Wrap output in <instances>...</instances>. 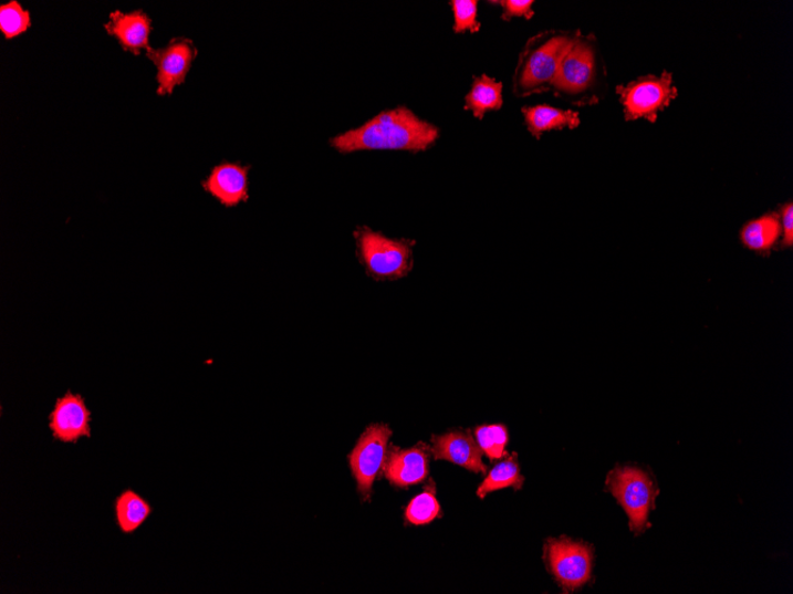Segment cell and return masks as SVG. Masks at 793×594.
Segmentation results:
<instances>
[{"label": "cell", "instance_id": "cell-1", "mask_svg": "<svg viewBox=\"0 0 793 594\" xmlns=\"http://www.w3.org/2000/svg\"><path fill=\"white\" fill-rule=\"evenodd\" d=\"M440 138L439 127L420 119L408 107L383 111L363 126L331 139L340 154L358 152H427Z\"/></svg>", "mask_w": 793, "mask_h": 594}, {"label": "cell", "instance_id": "cell-2", "mask_svg": "<svg viewBox=\"0 0 793 594\" xmlns=\"http://www.w3.org/2000/svg\"><path fill=\"white\" fill-rule=\"evenodd\" d=\"M576 107L601 104L608 92L607 67L594 34H581L565 54L552 91Z\"/></svg>", "mask_w": 793, "mask_h": 594}, {"label": "cell", "instance_id": "cell-3", "mask_svg": "<svg viewBox=\"0 0 793 594\" xmlns=\"http://www.w3.org/2000/svg\"><path fill=\"white\" fill-rule=\"evenodd\" d=\"M581 30H545L528 40L512 76V92L522 98L552 92L566 53Z\"/></svg>", "mask_w": 793, "mask_h": 594}, {"label": "cell", "instance_id": "cell-4", "mask_svg": "<svg viewBox=\"0 0 793 594\" xmlns=\"http://www.w3.org/2000/svg\"><path fill=\"white\" fill-rule=\"evenodd\" d=\"M358 258L371 277L396 280L407 277L414 265L413 240L386 238L368 227L355 230Z\"/></svg>", "mask_w": 793, "mask_h": 594}, {"label": "cell", "instance_id": "cell-5", "mask_svg": "<svg viewBox=\"0 0 793 594\" xmlns=\"http://www.w3.org/2000/svg\"><path fill=\"white\" fill-rule=\"evenodd\" d=\"M626 122L647 121L656 123L660 112L668 108L676 97L674 75L667 71L645 75L617 87Z\"/></svg>", "mask_w": 793, "mask_h": 594}, {"label": "cell", "instance_id": "cell-6", "mask_svg": "<svg viewBox=\"0 0 793 594\" xmlns=\"http://www.w3.org/2000/svg\"><path fill=\"white\" fill-rule=\"evenodd\" d=\"M607 487L626 511L630 531L645 532L658 494L651 478L637 468H617L608 475Z\"/></svg>", "mask_w": 793, "mask_h": 594}, {"label": "cell", "instance_id": "cell-7", "mask_svg": "<svg viewBox=\"0 0 793 594\" xmlns=\"http://www.w3.org/2000/svg\"><path fill=\"white\" fill-rule=\"evenodd\" d=\"M547 570L564 591H575L587 584L593 567V551L586 543L570 539L549 540L545 544Z\"/></svg>", "mask_w": 793, "mask_h": 594}, {"label": "cell", "instance_id": "cell-8", "mask_svg": "<svg viewBox=\"0 0 793 594\" xmlns=\"http://www.w3.org/2000/svg\"><path fill=\"white\" fill-rule=\"evenodd\" d=\"M393 436L390 427L374 424L367 427L354 450L348 456L349 466L364 499H369L372 487L384 467L387 444Z\"/></svg>", "mask_w": 793, "mask_h": 594}, {"label": "cell", "instance_id": "cell-9", "mask_svg": "<svg viewBox=\"0 0 793 594\" xmlns=\"http://www.w3.org/2000/svg\"><path fill=\"white\" fill-rule=\"evenodd\" d=\"M198 53L192 41L184 38L171 40L166 48L149 49L147 56L157 67L158 95H171L184 84Z\"/></svg>", "mask_w": 793, "mask_h": 594}, {"label": "cell", "instance_id": "cell-10", "mask_svg": "<svg viewBox=\"0 0 793 594\" xmlns=\"http://www.w3.org/2000/svg\"><path fill=\"white\" fill-rule=\"evenodd\" d=\"M48 419L55 441L77 444L80 439L92 437V411L83 395L69 390L56 400Z\"/></svg>", "mask_w": 793, "mask_h": 594}, {"label": "cell", "instance_id": "cell-11", "mask_svg": "<svg viewBox=\"0 0 793 594\" xmlns=\"http://www.w3.org/2000/svg\"><path fill=\"white\" fill-rule=\"evenodd\" d=\"M428 450L424 442L408 450L393 449L383 467L388 482L403 489L424 482L429 472Z\"/></svg>", "mask_w": 793, "mask_h": 594}, {"label": "cell", "instance_id": "cell-12", "mask_svg": "<svg viewBox=\"0 0 793 594\" xmlns=\"http://www.w3.org/2000/svg\"><path fill=\"white\" fill-rule=\"evenodd\" d=\"M250 167L222 163L204 181V189L225 207H236L249 200Z\"/></svg>", "mask_w": 793, "mask_h": 594}, {"label": "cell", "instance_id": "cell-13", "mask_svg": "<svg viewBox=\"0 0 793 594\" xmlns=\"http://www.w3.org/2000/svg\"><path fill=\"white\" fill-rule=\"evenodd\" d=\"M152 20L142 10L124 13L111 12L109 22L105 24L107 34L116 38L125 52L139 55L145 49H152L149 38L153 31Z\"/></svg>", "mask_w": 793, "mask_h": 594}, {"label": "cell", "instance_id": "cell-14", "mask_svg": "<svg viewBox=\"0 0 793 594\" xmlns=\"http://www.w3.org/2000/svg\"><path fill=\"white\" fill-rule=\"evenodd\" d=\"M432 454L436 460H448L469 471L487 473L488 467L482 463V451L471 433H449L434 436Z\"/></svg>", "mask_w": 793, "mask_h": 594}, {"label": "cell", "instance_id": "cell-15", "mask_svg": "<svg viewBox=\"0 0 793 594\" xmlns=\"http://www.w3.org/2000/svg\"><path fill=\"white\" fill-rule=\"evenodd\" d=\"M524 122L530 135L541 139L546 132L564 128L575 129L581 125L580 113L550 105L524 106Z\"/></svg>", "mask_w": 793, "mask_h": 594}, {"label": "cell", "instance_id": "cell-16", "mask_svg": "<svg viewBox=\"0 0 793 594\" xmlns=\"http://www.w3.org/2000/svg\"><path fill=\"white\" fill-rule=\"evenodd\" d=\"M113 509L118 530L124 535L135 534L154 513L150 502L132 488L118 494Z\"/></svg>", "mask_w": 793, "mask_h": 594}, {"label": "cell", "instance_id": "cell-17", "mask_svg": "<svg viewBox=\"0 0 793 594\" xmlns=\"http://www.w3.org/2000/svg\"><path fill=\"white\" fill-rule=\"evenodd\" d=\"M782 237V225L779 212H768L749 221L740 230V240L747 249L757 253L768 254Z\"/></svg>", "mask_w": 793, "mask_h": 594}, {"label": "cell", "instance_id": "cell-18", "mask_svg": "<svg viewBox=\"0 0 793 594\" xmlns=\"http://www.w3.org/2000/svg\"><path fill=\"white\" fill-rule=\"evenodd\" d=\"M504 86L487 74L473 77L471 91L465 97V110L472 112L479 121L489 112L499 111L504 105Z\"/></svg>", "mask_w": 793, "mask_h": 594}, {"label": "cell", "instance_id": "cell-19", "mask_svg": "<svg viewBox=\"0 0 793 594\" xmlns=\"http://www.w3.org/2000/svg\"><path fill=\"white\" fill-rule=\"evenodd\" d=\"M523 481L524 478L521 475L515 456L509 457L503 463L492 469L487 480L479 487L478 497L484 499L489 492L510 487L520 489L523 486Z\"/></svg>", "mask_w": 793, "mask_h": 594}, {"label": "cell", "instance_id": "cell-20", "mask_svg": "<svg viewBox=\"0 0 793 594\" xmlns=\"http://www.w3.org/2000/svg\"><path fill=\"white\" fill-rule=\"evenodd\" d=\"M441 508L436 499V486L432 481L407 507L406 521L413 525H425L440 518Z\"/></svg>", "mask_w": 793, "mask_h": 594}, {"label": "cell", "instance_id": "cell-21", "mask_svg": "<svg viewBox=\"0 0 793 594\" xmlns=\"http://www.w3.org/2000/svg\"><path fill=\"white\" fill-rule=\"evenodd\" d=\"M31 27L30 12L18 0L0 7V31L7 40L24 34Z\"/></svg>", "mask_w": 793, "mask_h": 594}, {"label": "cell", "instance_id": "cell-22", "mask_svg": "<svg viewBox=\"0 0 793 594\" xmlns=\"http://www.w3.org/2000/svg\"><path fill=\"white\" fill-rule=\"evenodd\" d=\"M477 441L481 451L491 460L503 458L509 442V434L504 425L480 426L476 430Z\"/></svg>", "mask_w": 793, "mask_h": 594}, {"label": "cell", "instance_id": "cell-23", "mask_svg": "<svg viewBox=\"0 0 793 594\" xmlns=\"http://www.w3.org/2000/svg\"><path fill=\"white\" fill-rule=\"evenodd\" d=\"M452 14H455L456 34H465L469 31L471 34L479 32L481 24L478 21V2L477 0H452L450 2Z\"/></svg>", "mask_w": 793, "mask_h": 594}, {"label": "cell", "instance_id": "cell-24", "mask_svg": "<svg viewBox=\"0 0 793 594\" xmlns=\"http://www.w3.org/2000/svg\"><path fill=\"white\" fill-rule=\"evenodd\" d=\"M491 6L501 8V20L510 22L513 19L531 20L535 15L532 7L535 4L533 0H499V2H490Z\"/></svg>", "mask_w": 793, "mask_h": 594}, {"label": "cell", "instance_id": "cell-25", "mask_svg": "<svg viewBox=\"0 0 793 594\" xmlns=\"http://www.w3.org/2000/svg\"><path fill=\"white\" fill-rule=\"evenodd\" d=\"M781 225H782V246L785 249H791L793 244V205L792 202L785 204L781 209Z\"/></svg>", "mask_w": 793, "mask_h": 594}]
</instances>
